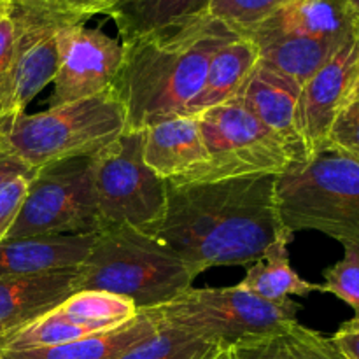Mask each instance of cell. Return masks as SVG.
Returning <instances> with one entry per match:
<instances>
[{
	"mask_svg": "<svg viewBox=\"0 0 359 359\" xmlns=\"http://www.w3.org/2000/svg\"><path fill=\"white\" fill-rule=\"evenodd\" d=\"M277 175L210 182H167L165 214L146 230L195 277L219 266L255 263L283 230Z\"/></svg>",
	"mask_w": 359,
	"mask_h": 359,
	"instance_id": "6da1fadb",
	"label": "cell"
},
{
	"mask_svg": "<svg viewBox=\"0 0 359 359\" xmlns=\"http://www.w3.org/2000/svg\"><path fill=\"white\" fill-rule=\"evenodd\" d=\"M235 30L203 14L123 41V60L111 91L125 112V132L186 114L205 79L214 53Z\"/></svg>",
	"mask_w": 359,
	"mask_h": 359,
	"instance_id": "7a4b0ae2",
	"label": "cell"
},
{
	"mask_svg": "<svg viewBox=\"0 0 359 359\" xmlns=\"http://www.w3.org/2000/svg\"><path fill=\"white\" fill-rule=\"evenodd\" d=\"M191 270L158 238L128 224L95 231L86 259L77 266L76 290L128 298L139 311L168 304L193 286Z\"/></svg>",
	"mask_w": 359,
	"mask_h": 359,
	"instance_id": "3957f363",
	"label": "cell"
},
{
	"mask_svg": "<svg viewBox=\"0 0 359 359\" xmlns=\"http://www.w3.org/2000/svg\"><path fill=\"white\" fill-rule=\"evenodd\" d=\"M125 132V112L111 90L37 114L0 119V142L32 170L91 158Z\"/></svg>",
	"mask_w": 359,
	"mask_h": 359,
	"instance_id": "277c9868",
	"label": "cell"
},
{
	"mask_svg": "<svg viewBox=\"0 0 359 359\" xmlns=\"http://www.w3.org/2000/svg\"><path fill=\"white\" fill-rule=\"evenodd\" d=\"M280 223L314 230L359 251V158L321 151L276 179Z\"/></svg>",
	"mask_w": 359,
	"mask_h": 359,
	"instance_id": "5b68a950",
	"label": "cell"
},
{
	"mask_svg": "<svg viewBox=\"0 0 359 359\" xmlns=\"http://www.w3.org/2000/svg\"><path fill=\"white\" fill-rule=\"evenodd\" d=\"M356 25L346 0H287L238 35L255 42L259 63L304 86L356 37Z\"/></svg>",
	"mask_w": 359,
	"mask_h": 359,
	"instance_id": "8992f818",
	"label": "cell"
},
{
	"mask_svg": "<svg viewBox=\"0 0 359 359\" xmlns=\"http://www.w3.org/2000/svg\"><path fill=\"white\" fill-rule=\"evenodd\" d=\"M302 305L269 302L241 286L189 287L168 304L151 309L160 325L196 333L231 349L245 340L279 332L297 323Z\"/></svg>",
	"mask_w": 359,
	"mask_h": 359,
	"instance_id": "52a82bcc",
	"label": "cell"
},
{
	"mask_svg": "<svg viewBox=\"0 0 359 359\" xmlns=\"http://www.w3.org/2000/svg\"><path fill=\"white\" fill-rule=\"evenodd\" d=\"M7 16L14 27L9 67L0 76V119L25 112L55 79L58 34L70 23H86L62 0H9Z\"/></svg>",
	"mask_w": 359,
	"mask_h": 359,
	"instance_id": "ba28073f",
	"label": "cell"
},
{
	"mask_svg": "<svg viewBox=\"0 0 359 359\" xmlns=\"http://www.w3.org/2000/svg\"><path fill=\"white\" fill-rule=\"evenodd\" d=\"M91 181L100 228L128 224L146 231L165 214L167 182L142 156V132H123L91 156Z\"/></svg>",
	"mask_w": 359,
	"mask_h": 359,
	"instance_id": "9c48e42d",
	"label": "cell"
},
{
	"mask_svg": "<svg viewBox=\"0 0 359 359\" xmlns=\"http://www.w3.org/2000/svg\"><path fill=\"white\" fill-rule=\"evenodd\" d=\"M196 118L209 153V165L174 184L280 175L294 167L286 149L245 107L242 97L209 109Z\"/></svg>",
	"mask_w": 359,
	"mask_h": 359,
	"instance_id": "30bf717a",
	"label": "cell"
},
{
	"mask_svg": "<svg viewBox=\"0 0 359 359\" xmlns=\"http://www.w3.org/2000/svg\"><path fill=\"white\" fill-rule=\"evenodd\" d=\"M98 230L91 158H72L35 170L6 238L83 235Z\"/></svg>",
	"mask_w": 359,
	"mask_h": 359,
	"instance_id": "8fae6325",
	"label": "cell"
},
{
	"mask_svg": "<svg viewBox=\"0 0 359 359\" xmlns=\"http://www.w3.org/2000/svg\"><path fill=\"white\" fill-rule=\"evenodd\" d=\"M140 314L128 298L81 290L28 325L0 335V353L53 347L125 325Z\"/></svg>",
	"mask_w": 359,
	"mask_h": 359,
	"instance_id": "7c38bea8",
	"label": "cell"
},
{
	"mask_svg": "<svg viewBox=\"0 0 359 359\" xmlns=\"http://www.w3.org/2000/svg\"><path fill=\"white\" fill-rule=\"evenodd\" d=\"M58 55L49 107L111 90L121 65L123 44L86 23H70L58 34Z\"/></svg>",
	"mask_w": 359,
	"mask_h": 359,
	"instance_id": "4fadbf2b",
	"label": "cell"
},
{
	"mask_svg": "<svg viewBox=\"0 0 359 359\" xmlns=\"http://www.w3.org/2000/svg\"><path fill=\"white\" fill-rule=\"evenodd\" d=\"M302 86L258 63L242 91L245 107L276 137L294 165L311 160L300 116Z\"/></svg>",
	"mask_w": 359,
	"mask_h": 359,
	"instance_id": "5bb4252c",
	"label": "cell"
},
{
	"mask_svg": "<svg viewBox=\"0 0 359 359\" xmlns=\"http://www.w3.org/2000/svg\"><path fill=\"white\" fill-rule=\"evenodd\" d=\"M359 76V42L347 41L302 86L300 116L311 158L325 149L332 123Z\"/></svg>",
	"mask_w": 359,
	"mask_h": 359,
	"instance_id": "9a60e30c",
	"label": "cell"
},
{
	"mask_svg": "<svg viewBox=\"0 0 359 359\" xmlns=\"http://www.w3.org/2000/svg\"><path fill=\"white\" fill-rule=\"evenodd\" d=\"M142 156L165 182H179L209 165L196 116H172L142 132Z\"/></svg>",
	"mask_w": 359,
	"mask_h": 359,
	"instance_id": "2e32d148",
	"label": "cell"
},
{
	"mask_svg": "<svg viewBox=\"0 0 359 359\" xmlns=\"http://www.w3.org/2000/svg\"><path fill=\"white\" fill-rule=\"evenodd\" d=\"M77 269L0 277V335L28 325L76 293Z\"/></svg>",
	"mask_w": 359,
	"mask_h": 359,
	"instance_id": "e0dca14e",
	"label": "cell"
},
{
	"mask_svg": "<svg viewBox=\"0 0 359 359\" xmlns=\"http://www.w3.org/2000/svg\"><path fill=\"white\" fill-rule=\"evenodd\" d=\"M93 241L95 233L6 238L0 242V277L77 269L86 259Z\"/></svg>",
	"mask_w": 359,
	"mask_h": 359,
	"instance_id": "ac0fdd59",
	"label": "cell"
},
{
	"mask_svg": "<svg viewBox=\"0 0 359 359\" xmlns=\"http://www.w3.org/2000/svg\"><path fill=\"white\" fill-rule=\"evenodd\" d=\"M258 63V48L255 42L242 35L221 46L214 53L202 88L189 102L186 114L198 116L209 109L241 97Z\"/></svg>",
	"mask_w": 359,
	"mask_h": 359,
	"instance_id": "d6986e66",
	"label": "cell"
},
{
	"mask_svg": "<svg viewBox=\"0 0 359 359\" xmlns=\"http://www.w3.org/2000/svg\"><path fill=\"white\" fill-rule=\"evenodd\" d=\"M156 318L149 311H140L125 325L97 335L53 347L0 353L2 359H119L158 332Z\"/></svg>",
	"mask_w": 359,
	"mask_h": 359,
	"instance_id": "ffe728a7",
	"label": "cell"
},
{
	"mask_svg": "<svg viewBox=\"0 0 359 359\" xmlns=\"http://www.w3.org/2000/svg\"><path fill=\"white\" fill-rule=\"evenodd\" d=\"M293 231L283 228L276 241L263 251V255L251 263L244 279L238 283L242 290L269 302L290 300L293 297H309L323 291L321 284L302 279L290 262V244Z\"/></svg>",
	"mask_w": 359,
	"mask_h": 359,
	"instance_id": "44dd1931",
	"label": "cell"
},
{
	"mask_svg": "<svg viewBox=\"0 0 359 359\" xmlns=\"http://www.w3.org/2000/svg\"><path fill=\"white\" fill-rule=\"evenodd\" d=\"M209 2L210 0H116L105 14L114 21L119 41L123 42L209 14Z\"/></svg>",
	"mask_w": 359,
	"mask_h": 359,
	"instance_id": "7402d4cb",
	"label": "cell"
},
{
	"mask_svg": "<svg viewBox=\"0 0 359 359\" xmlns=\"http://www.w3.org/2000/svg\"><path fill=\"white\" fill-rule=\"evenodd\" d=\"M233 359H347L332 337L300 323L231 347Z\"/></svg>",
	"mask_w": 359,
	"mask_h": 359,
	"instance_id": "603a6c76",
	"label": "cell"
},
{
	"mask_svg": "<svg viewBox=\"0 0 359 359\" xmlns=\"http://www.w3.org/2000/svg\"><path fill=\"white\" fill-rule=\"evenodd\" d=\"M223 349L224 347L212 339L160 325L153 337L119 359H214Z\"/></svg>",
	"mask_w": 359,
	"mask_h": 359,
	"instance_id": "cb8c5ba5",
	"label": "cell"
},
{
	"mask_svg": "<svg viewBox=\"0 0 359 359\" xmlns=\"http://www.w3.org/2000/svg\"><path fill=\"white\" fill-rule=\"evenodd\" d=\"M280 4L284 0H210L207 13L242 34L266 20Z\"/></svg>",
	"mask_w": 359,
	"mask_h": 359,
	"instance_id": "d4e9b609",
	"label": "cell"
},
{
	"mask_svg": "<svg viewBox=\"0 0 359 359\" xmlns=\"http://www.w3.org/2000/svg\"><path fill=\"white\" fill-rule=\"evenodd\" d=\"M359 158V76L332 123L325 149Z\"/></svg>",
	"mask_w": 359,
	"mask_h": 359,
	"instance_id": "484cf974",
	"label": "cell"
},
{
	"mask_svg": "<svg viewBox=\"0 0 359 359\" xmlns=\"http://www.w3.org/2000/svg\"><path fill=\"white\" fill-rule=\"evenodd\" d=\"M325 284L323 293L346 302L354 311V318H359V251L354 248H344V258L323 272Z\"/></svg>",
	"mask_w": 359,
	"mask_h": 359,
	"instance_id": "4316f807",
	"label": "cell"
},
{
	"mask_svg": "<svg viewBox=\"0 0 359 359\" xmlns=\"http://www.w3.org/2000/svg\"><path fill=\"white\" fill-rule=\"evenodd\" d=\"M32 177H18L0 189V242L7 237L18 216Z\"/></svg>",
	"mask_w": 359,
	"mask_h": 359,
	"instance_id": "83f0119b",
	"label": "cell"
},
{
	"mask_svg": "<svg viewBox=\"0 0 359 359\" xmlns=\"http://www.w3.org/2000/svg\"><path fill=\"white\" fill-rule=\"evenodd\" d=\"M35 170L23 163L20 158L14 156L2 142H0V189L13 182L18 177H32Z\"/></svg>",
	"mask_w": 359,
	"mask_h": 359,
	"instance_id": "f1b7e54d",
	"label": "cell"
},
{
	"mask_svg": "<svg viewBox=\"0 0 359 359\" xmlns=\"http://www.w3.org/2000/svg\"><path fill=\"white\" fill-rule=\"evenodd\" d=\"M332 340L347 359H359V318L344 323Z\"/></svg>",
	"mask_w": 359,
	"mask_h": 359,
	"instance_id": "f546056e",
	"label": "cell"
},
{
	"mask_svg": "<svg viewBox=\"0 0 359 359\" xmlns=\"http://www.w3.org/2000/svg\"><path fill=\"white\" fill-rule=\"evenodd\" d=\"M76 16L88 21L97 14H105L116 0H62Z\"/></svg>",
	"mask_w": 359,
	"mask_h": 359,
	"instance_id": "4dcf8cb0",
	"label": "cell"
},
{
	"mask_svg": "<svg viewBox=\"0 0 359 359\" xmlns=\"http://www.w3.org/2000/svg\"><path fill=\"white\" fill-rule=\"evenodd\" d=\"M14 46V27L9 16H4L0 20V76L7 70L13 55Z\"/></svg>",
	"mask_w": 359,
	"mask_h": 359,
	"instance_id": "1f68e13d",
	"label": "cell"
},
{
	"mask_svg": "<svg viewBox=\"0 0 359 359\" xmlns=\"http://www.w3.org/2000/svg\"><path fill=\"white\" fill-rule=\"evenodd\" d=\"M347 7L351 9V13H353L354 20H356V23L359 25V0H346ZM356 25V27H358Z\"/></svg>",
	"mask_w": 359,
	"mask_h": 359,
	"instance_id": "d6a6232c",
	"label": "cell"
},
{
	"mask_svg": "<svg viewBox=\"0 0 359 359\" xmlns=\"http://www.w3.org/2000/svg\"><path fill=\"white\" fill-rule=\"evenodd\" d=\"M7 9H9V0H0V20L7 16Z\"/></svg>",
	"mask_w": 359,
	"mask_h": 359,
	"instance_id": "836d02e7",
	"label": "cell"
},
{
	"mask_svg": "<svg viewBox=\"0 0 359 359\" xmlns=\"http://www.w3.org/2000/svg\"><path fill=\"white\" fill-rule=\"evenodd\" d=\"M214 359H233V356H231V351L230 349H226V347H224L223 351H221L219 354H217L216 358Z\"/></svg>",
	"mask_w": 359,
	"mask_h": 359,
	"instance_id": "e575fe53",
	"label": "cell"
},
{
	"mask_svg": "<svg viewBox=\"0 0 359 359\" xmlns=\"http://www.w3.org/2000/svg\"><path fill=\"white\" fill-rule=\"evenodd\" d=\"M356 39H358V42H359V25L356 27Z\"/></svg>",
	"mask_w": 359,
	"mask_h": 359,
	"instance_id": "d590c367",
	"label": "cell"
},
{
	"mask_svg": "<svg viewBox=\"0 0 359 359\" xmlns=\"http://www.w3.org/2000/svg\"><path fill=\"white\" fill-rule=\"evenodd\" d=\"M284 2H287V0H284Z\"/></svg>",
	"mask_w": 359,
	"mask_h": 359,
	"instance_id": "8d00e7d4",
	"label": "cell"
},
{
	"mask_svg": "<svg viewBox=\"0 0 359 359\" xmlns=\"http://www.w3.org/2000/svg\"><path fill=\"white\" fill-rule=\"evenodd\" d=\"M0 359H2V358H0Z\"/></svg>",
	"mask_w": 359,
	"mask_h": 359,
	"instance_id": "74e56055",
	"label": "cell"
}]
</instances>
